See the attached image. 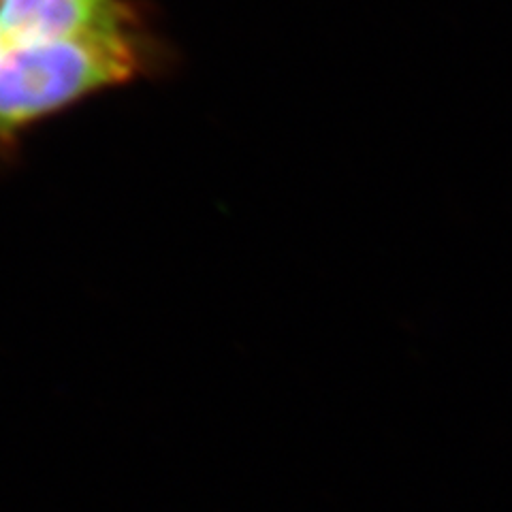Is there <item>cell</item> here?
I'll use <instances>...</instances> for the list:
<instances>
[{
  "instance_id": "obj_1",
  "label": "cell",
  "mask_w": 512,
  "mask_h": 512,
  "mask_svg": "<svg viewBox=\"0 0 512 512\" xmlns=\"http://www.w3.org/2000/svg\"><path fill=\"white\" fill-rule=\"evenodd\" d=\"M143 67L137 30L0 47V139L84 96L133 79Z\"/></svg>"
},
{
  "instance_id": "obj_2",
  "label": "cell",
  "mask_w": 512,
  "mask_h": 512,
  "mask_svg": "<svg viewBox=\"0 0 512 512\" xmlns=\"http://www.w3.org/2000/svg\"><path fill=\"white\" fill-rule=\"evenodd\" d=\"M133 26V13L118 0H3L0 3L3 45L64 41Z\"/></svg>"
},
{
  "instance_id": "obj_3",
  "label": "cell",
  "mask_w": 512,
  "mask_h": 512,
  "mask_svg": "<svg viewBox=\"0 0 512 512\" xmlns=\"http://www.w3.org/2000/svg\"><path fill=\"white\" fill-rule=\"evenodd\" d=\"M0 3H3V0H0Z\"/></svg>"
}]
</instances>
